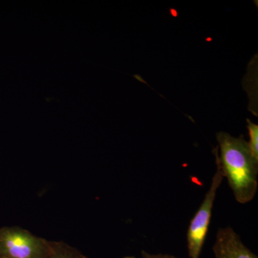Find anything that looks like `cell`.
<instances>
[{
  "mask_svg": "<svg viewBox=\"0 0 258 258\" xmlns=\"http://www.w3.org/2000/svg\"><path fill=\"white\" fill-rule=\"evenodd\" d=\"M216 165L217 171L212 178L210 189L205 195L198 212L191 220L188 229L186 240L190 258H200L208 235L217 190L224 179L221 169L217 162Z\"/></svg>",
  "mask_w": 258,
  "mask_h": 258,
  "instance_id": "obj_3",
  "label": "cell"
},
{
  "mask_svg": "<svg viewBox=\"0 0 258 258\" xmlns=\"http://www.w3.org/2000/svg\"><path fill=\"white\" fill-rule=\"evenodd\" d=\"M247 121L249 137V142L247 143L251 152L258 160V125L254 124L249 119H247Z\"/></svg>",
  "mask_w": 258,
  "mask_h": 258,
  "instance_id": "obj_6",
  "label": "cell"
},
{
  "mask_svg": "<svg viewBox=\"0 0 258 258\" xmlns=\"http://www.w3.org/2000/svg\"><path fill=\"white\" fill-rule=\"evenodd\" d=\"M47 258H88L79 249L63 242L51 241L50 252Z\"/></svg>",
  "mask_w": 258,
  "mask_h": 258,
  "instance_id": "obj_5",
  "label": "cell"
},
{
  "mask_svg": "<svg viewBox=\"0 0 258 258\" xmlns=\"http://www.w3.org/2000/svg\"><path fill=\"white\" fill-rule=\"evenodd\" d=\"M123 258H135V257H132V256H126V257H124Z\"/></svg>",
  "mask_w": 258,
  "mask_h": 258,
  "instance_id": "obj_8",
  "label": "cell"
},
{
  "mask_svg": "<svg viewBox=\"0 0 258 258\" xmlns=\"http://www.w3.org/2000/svg\"><path fill=\"white\" fill-rule=\"evenodd\" d=\"M51 241L20 227L0 228V258H47Z\"/></svg>",
  "mask_w": 258,
  "mask_h": 258,
  "instance_id": "obj_2",
  "label": "cell"
},
{
  "mask_svg": "<svg viewBox=\"0 0 258 258\" xmlns=\"http://www.w3.org/2000/svg\"><path fill=\"white\" fill-rule=\"evenodd\" d=\"M213 252L215 258H258L244 245L233 229L229 227L217 232Z\"/></svg>",
  "mask_w": 258,
  "mask_h": 258,
  "instance_id": "obj_4",
  "label": "cell"
},
{
  "mask_svg": "<svg viewBox=\"0 0 258 258\" xmlns=\"http://www.w3.org/2000/svg\"><path fill=\"white\" fill-rule=\"evenodd\" d=\"M215 161L224 178H227L235 200L240 204L253 200L257 190L258 160L242 137H232L225 132L217 135Z\"/></svg>",
  "mask_w": 258,
  "mask_h": 258,
  "instance_id": "obj_1",
  "label": "cell"
},
{
  "mask_svg": "<svg viewBox=\"0 0 258 258\" xmlns=\"http://www.w3.org/2000/svg\"><path fill=\"white\" fill-rule=\"evenodd\" d=\"M142 256H143L144 258H178L175 257V256L170 255V254H152L148 253V252H145V251H142Z\"/></svg>",
  "mask_w": 258,
  "mask_h": 258,
  "instance_id": "obj_7",
  "label": "cell"
}]
</instances>
